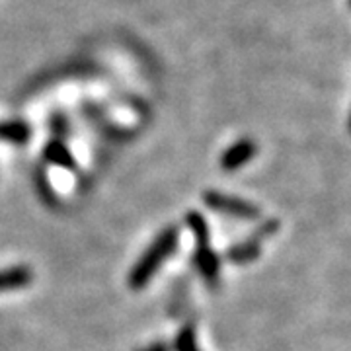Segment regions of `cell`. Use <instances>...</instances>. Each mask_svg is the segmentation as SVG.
Wrapping results in <instances>:
<instances>
[{
	"instance_id": "1",
	"label": "cell",
	"mask_w": 351,
	"mask_h": 351,
	"mask_svg": "<svg viewBox=\"0 0 351 351\" xmlns=\"http://www.w3.org/2000/svg\"><path fill=\"white\" fill-rule=\"evenodd\" d=\"M178 240H180V230L176 226H168L166 230H162L160 237L152 242L149 250L133 265L129 274V287L133 291H141L145 287L154 277V274L162 267L164 262L174 254L178 248Z\"/></svg>"
},
{
	"instance_id": "2",
	"label": "cell",
	"mask_w": 351,
	"mask_h": 351,
	"mask_svg": "<svg viewBox=\"0 0 351 351\" xmlns=\"http://www.w3.org/2000/svg\"><path fill=\"white\" fill-rule=\"evenodd\" d=\"M186 223L193 232V239H195V265L199 269V274L209 283H215L217 277H219V269H221V263L217 254L211 250V240H209V228L205 219L201 217L197 211H191L186 217Z\"/></svg>"
},
{
	"instance_id": "3",
	"label": "cell",
	"mask_w": 351,
	"mask_h": 351,
	"mask_svg": "<svg viewBox=\"0 0 351 351\" xmlns=\"http://www.w3.org/2000/svg\"><path fill=\"white\" fill-rule=\"evenodd\" d=\"M203 203L215 211V213L228 215L234 219H244V221H256L260 217V209L252 205L250 201L232 197L221 191H205L203 193Z\"/></svg>"
},
{
	"instance_id": "4",
	"label": "cell",
	"mask_w": 351,
	"mask_h": 351,
	"mask_svg": "<svg viewBox=\"0 0 351 351\" xmlns=\"http://www.w3.org/2000/svg\"><path fill=\"white\" fill-rule=\"evenodd\" d=\"M277 230H279V223L277 221H267L252 239L244 240L242 244L232 246L230 250L226 252V260L232 263H239V265L258 260L260 254H262V242L269 239L271 234H276Z\"/></svg>"
},
{
	"instance_id": "5",
	"label": "cell",
	"mask_w": 351,
	"mask_h": 351,
	"mask_svg": "<svg viewBox=\"0 0 351 351\" xmlns=\"http://www.w3.org/2000/svg\"><path fill=\"white\" fill-rule=\"evenodd\" d=\"M258 154V145L252 138H242L239 143L230 145L223 156H221V168L225 172H237L246 162H250L252 158Z\"/></svg>"
},
{
	"instance_id": "6",
	"label": "cell",
	"mask_w": 351,
	"mask_h": 351,
	"mask_svg": "<svg viewBox=\"0 0 351 351\" xmlns=\"http://www.w3.org/2000/svg\"><path fill=\"white\" fill-rule=\"evenodd\" d=\"M34 283V271L27 265H14L0 269V293L20 291Z\"/></svg>"
},
{
	"instance_id": "7",
	"label": "cell",
	"mask_w": 351,
	"mask_h": 351,
	"mask_svg": "<svg viewBox=\"0 0 351 351\" xmlns=\"http://www.w3.org/2000/svg\"><path fill=\"white\" fill-rule=\"evenodd\" d=\"M32 131L29 125L22 121V119H10V121H2L0 123V138L6 143H14V145H24L29 138Z\"/></svg>"
},
{
	"instance_id": "8",
	"label": "cell",
	"mask_w": 351,
	"mask_h": 351,
	"mask_svg": "<svg viewBox=\"0 0 351 351\" xmlns=\"http://www.w3.org/2000/svg\"><path fill=\"white\" fill-rule=\"evenodd\" d=\"M45 156H47V160H51L53 164H57V166H64V168H69V170L75 168V158H73V154L69 152V149L64 147L61 141H53V143H49V145L45 147Z\"/></svg>"
},
{
	"instance_id": "9",
	"label": "cell",
	"mask_w": 351,
	"mask_h": 351,
	"mask_svg": "<svg viewBox=\"0 0 351 351\" xmlns=\"http://www.w3.org/2000/svg\"><path fill=\"white\" fill-rule=\"evenodd\" d=\"M176 350L178 351H199L197 350V341H195V334L191 328H184L180 332V336L176 339Z\"/></svg>"
},
{
	"instance_id": "10",
	"label": "cell",
	"mask_w": 351,
	"mask_h": 351,
	"mask_svg": "<svg viewBox=\"0 0 351 351\" xmlns=\"http://www.w3.org/2000/svg\"><path fill=\"white\" fill-rule=\"evenodd\" d=\"M350 131H351V117H350Z\"/></svg>"
},
{
	"instance_id": "11",
	"label": "cell",
	"mask_w": 351,
	"mask_h": 351,
	"mask_svg": "<svg viewBox=\"0 0 351 351\" xmlns=\"http://www.w3.org/2000/svg\"><path fill=\"white\" fill-rule=\"evenodd\" d=\"M350 2H351V0H350Z\"/></svg>"
}]
</instances>
